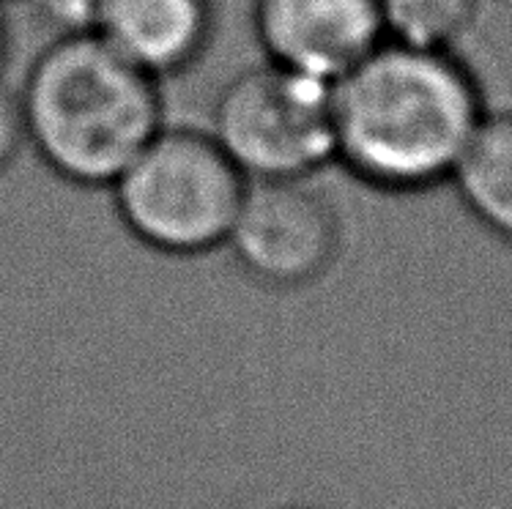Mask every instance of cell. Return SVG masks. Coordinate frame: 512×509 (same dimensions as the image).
<instances>
[{
    "instance_id": "cell-1",
    "label": "cell",
    "mask_w": 512,
    "mask_h": 509,
    "mask_svg": "<svg viewBox=\"0 0 512 509\" xmlns=\"http://www.w3.org/2000/svg\"><path fill=\"white\" fill-rule=\"evenodd\" d=\"M485 115L458 50L381 42L332 83L335 165L384 195L447 187Z\"/></svg>"
},
{
    "instance_id": "cell-2",
    "label": "cell",
    "mask_w": 512,
    "mask_h": 509,
    "mask_svg": "<svg viewBox=\"0 0 512 509\" xmlns=\"http://www.w3.org/2000/svg\"><path fill=\"white\" fill-rule=\"evenodd\" d=\"M25 143L55 178L107 189L165 126L162 83L96 33L55 36L17 88Z\"/></svg>"
},
{
    "instance_id": "cell-3",
    "label": "cell",
    "mask_w": 512,
    "mask_h": 509,
    "mask_svg": "<svg viewBox=\"0 0 512 509\" xmlns=\"http://www.w3.org/2000/svg\"><path fill=\"white\" fill-rule=\"evenodd\" d=\"M247 178L209 129L162 126L107 187L124 230L146 250L200 258L225 250Z\"/></svg>"
},
{
    "instance_id": "cell-4",
    "label": "cell",
    "mask_w": 512,
    "mask_h": 509,
    "mask_svg": "<svg viewBox=\"0 0 512 509\" xmlns=\"http://www.w3.org/2000/svg\"><path fill=\"white\" fill-rule=\"evenodd\" d=\"M209 135L247 181L315 178L335 165L332 83L263 61L211 104Z\"/></svg>"
},
{
    "instance_id": "cell-5",
    "label": "cell",
    "mask_w": 512,
    "mask_h": 509,
    "mask_svg": "<svg viewBox=\"0 0 512 509\" xmlns=\"http://www.w3.org/2000/svg\"><path fill=\"white\" fill-rule=\"evenodd\" d=\"M343 239V217L315 178L247 181L225 250L247 280L285 293L324 280Z\"/></svg>"
},
{
    "instance_id": "cell-6",
    "label": "cell",
    "mask_w": 512,
    "mask_h": 509,
    "mask_svg": "<svg viewBox=\"0 0 512 509\" xmlns=\"http://www.w3.org/2000/svg\"><path fill=\"white\" fill-rule=\"evenodd\" d=\"M263 61L335 83L384 39L378 0H255Z\"/></svg>"
},
{
    "instance_id": "cell-7",
    "label": "cell",
    "mask_w": 512,
    "mask_h": 509,
    "mask_svg": "<svg viewBox=\"0 0 512 509\" xmlns=\"http://www.w3.org/2000/svg\"><path fill=\"white\" fill-rule=\"evenodd\" d=\"M217 28L214 0H107L96 36L157 83L192 72Z\"/></svg>"
},
{
    "instance_id": "cell-8",
    "label": "cell",
    "mask_w": 512,
    "mask_h": 509,
    "mask_svg": "<svg viewBox=\"0 0 512 509\" xmlns=\"http://www.w3.org/2000/svg\"><path fill=\"white\" fill-rule=\"evenodd\" d=\"M450 187L482 228L512 247V110H488Z\"/></svg>"
},
{
    "instance_id": "cell-9",
    "label": "cell",
    "mask_w": 512,
    "mask_h": 509,
    "mask_svg": "<svg viewBox=\"0 0 512 509\" xmlns=\"http://www.w3.org/2000/svg\"><path fill=\"white\" fill-rule=\"evenodd\" d=\"M387 42L422 50H458L480 14V0H378Z\"/></svg>"
},
{
    "instance_id": "cell-10",
    "label": "cell",
    "mask_w": 512,
    "mask_h": 509,
    "mask_svg": "<svg viewBox=\"0 0 512 509\" xmlns=\"http://www.w3.org/2000/svg\"><path fill=\"white\" fill-rule=\"evenodd\" d=\"M55 36L94 33L107 0H33Z\"/></svg>"
},
{
    "instance_id": "cell-11",
    "label": "cell",
    "mask_w": 512,
    "mask_h": 509,
    "mask_svg": "<svg viewBox=\"0 0 512 509\" xmlns=\"http://www.w3.org/2000/svg\"><path fill=\"white\" fill-rule=\"evenodd\" d=\"M28 148L25 143V124H22V110L17 91L0 80V176L9 170L20 154Z\"/></svg>"
},
{
    "instance_id": "cell-12",
    "label": "cell",
    "mask_w": 512,
    "mask_h": 509,
    "mask_svg": "<svg viewBox=\"0 0 512 509\" xmlns=\"http://www.w3.org/2000/svg\"><path fill=\"white\" fill-rule=\"evenodd\" d=\"M11 52V33L9 22H6V11L0 6V80H3V69H6V61H9Z\"/></svg>"
},
{
    "instance_id": "cell-13",
    "label": "cell",
    "mask_w": 512,
    "mask_h": 509,
    "mask_svg": "<svg viewBox=\"0 0 512 509\" xmlns=\"http://www.w3.org/2000/svg\"><path fill=\"white\" fill-rule=\"evenodd\" d=\"M280 509H326V507H315V504H288V507Z\"/></svg>"
},
{
    "instance_id": "cell-14",
    "label": "cell",
    "mask_w": 512,
    "mask_h": 509,
    "mask_svg": "<svg viewBox=\"0 0 512 509\" xmlns=\"http://www.w3.org/2000/svg\"><path fill=\"white\" fill-rule=\"evenodd\" d=\"M6 3H9V0H0V6H6Z\"/></svg>"
}]
</instances>
